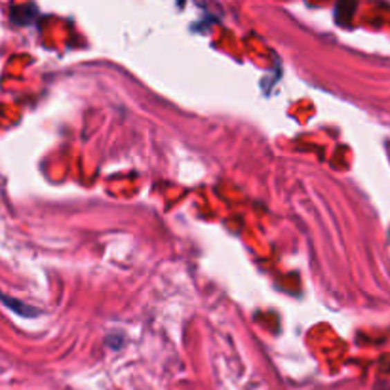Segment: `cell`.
Masks as SVG:
<instances>
[{
    "mask_svg": "<svg viewBox=\"0 0 390 390\" xmlns=\"http://www.w3.org/2000/svg\"><path fill=\"white\" fill-rule=\"evenodd\" d=\"M4 303H8L10 308H14L17 310L19 314H24V316H35V314H39L37 310H32V308H24V303H19V301H12L10 297H4Z\"/></svg>",
    "mask_w": 390,
    "mask_h": 390,
    "instance_id": "1",
    "label": "cell"
}]
</instances>
